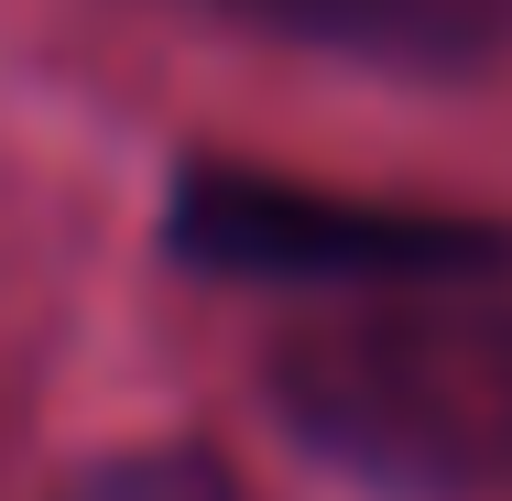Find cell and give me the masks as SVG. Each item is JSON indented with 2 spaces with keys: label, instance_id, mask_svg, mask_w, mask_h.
<instances>
[{
  "label": "cell",
  "instance_id": "2",
  "mask_svg": "<svg viewBox=\"0 0 512 501\" xmlns=\"http://www.w3.org/2000/svg\"><path fill=\"white\" fill-rule=\"evenodd\" d=\"M175 262L229 273V284H436V273H512V240L480 218H436V207H371L327 197V186H284V175H240V164H197L175 207H164Z\"/></svg>",
  "mask_w": 512,
  "mask_h": 501
},
{
  "label": "cell",
  "instance_id": "3",
  "mask_svg": "<svg viewBox=\"0 0 512 501\" xmlns=\"http://www.w3.org/2000/svg\"><path fill=\"white\" fill-rule=\"evenodd\" d=\"M229 22H262L284 44H327V55H371V66H480L512 44V0H207Z\"/></svg>",
  "mask_w": 512,
  "mask_h": 501
},
{
  "label": "cell",
  "instance_id": "4",
  "mask_svg": "<svg viewBox=\"0 0 512 501\" xmlns=\"http://www.w3.org/2000/svg\"><path fill=\"white\" fill-rule=\"evenodd\" d=\"M55 501H251L240 491V469L229 458H207V447H109V458H88L77 480Z\"/></svg>",
  "mask_w": 512,
  "mask_h": 501
},
{
  "label": "cell",
  "instance_id": "1",
  "mask_svg": "<svg viewBox=\"0 0 512 501\" xmlns=\"http://www.w3.org/2000/svg\"><path fill=\"white\" fill-rule=\"evenodd\" d=\"M273 414L316 469L382 501H502L512 491V284H360L316 305L262 371Z\"/></svg>",
  "mask_w": 512,
  "mask_h": 501
}]
</instances>
